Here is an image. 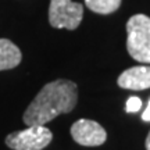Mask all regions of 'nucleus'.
Segmentation results:
<instances>
[{"instance_id":"7ed1b4c3","label":"nucleus","mask_w":150,"mask_h":150,"mask_svg":"<svg viewBox=\"0 0 150 150\" xmlns=\"http://www.w3.org/2000/svg\"><path fill=\"white\" fill-rule=\"evenodd\" d=\"M83 17V6L72 0H50L49 22L53 28L74 31L79 27Z\"/></svg>"},{"instance_id":"1a4fd4ad","label":"nucleus","mask_w":150,"mask_h":150,"mask_svg":"<svg viewBox=\"0 0 150 150\" xmlns=\"http://www.w3.org/2000/svg\"><path fill=\"white\" fill-rule=\"evenodd\" d=\"M140 108H142V100L139 97L132 96L127 100V104H125V111L127 112H136L139 111Z\"/></svg>"},{"instance_id":"423d86ee","label":"nucleus","mask_w":150,"mask_h":150,"mask_svg":"<svg viewBox=\"0 0 150 150\" xmlns=\"http://www.w3.org/2000/svg\"><path fill=\"white\" fill-rule=\"evenodd\" d=\"M118 86L129 91H143L150 88V67L138 65L128 68L118 76Z\"/></svg>"},{"instance_id":"20e7f679","label":"nucleus","mask_w":150,"mask_h":150,"mask_svg":"<svg viewBox=\"0 0 150 150\" xmlns=\"http://www.w3.org/2000/svg\"><path fill=\"white\" fill-rule=\"evenodd\" d=\"M53 134L45 125H32L7 135L6 145L13 150H42L52 142Z\"/></svg>"},{"instance_id":"6e6552de","label":"nucleus","mask_w":150,"mask_h":150,"mask_svg":"<svg viewBox=\"0 0 150 150\" xmlns=\"http://www.w3.org/2000/svg\"><path fill=\"white\" fill-rule=\"evenodd\" d=\"M86 7L97 14H111L121 6V0H85Z\"/></svg>"},{"instance_id":"0eeeda50","label":"nucleus","mask_w":150,"mask_h":150,"mask_svg":"<svg viewBox=\"0 0 150 150\" xmlns=\"http://www.w3.org/2000/svg\"><path fill=\"white\" fill-rule=\"evenodd\" d=\"M22 54L17 45L1 38L0 39V71L16 68L21 63Z\"/></svg>"},{"instance_id":"f257e3e1","label":"nucleus","mask_w":150,"mask_h":150,"mask_svg":"<svg viewBox=\"0 0 150 150\" xmlns=\"http://www.w3.org/2000/svg\"><path fill=\"white\" fill-rule=\"evenodd\" d=\"M78 102V88L72 81L57 79L43 86L25 110L22 120L28 127L45 125L49 121L74 110Z\"/></svg>"},{"instance_id":"9d476101","label":"nucleus","mask_w":150,"mask_h":150,"mask_svg":"<svg viewBox=\"0 0 150 150\" xmlns=\"http://www.w3.org/2000/svg\"><path fill=\"white\" fill-rule=\"evenodd\" d=\"M142 120L150 122V99H149V102H147V107L145 108V111H143V114H142Z\"/></svg>"},{"instance_id":"39448f33","label":"nucleus","mask_w":150,"mask_h":150,"mask_svg":"<svg viewBox=\"0 0 150 150\" xmlns=\"http://www.w3.org/2000/svg\"><path fill=\"white\" fill-rule=\"evenodd\" d=\"M72 139L82 146H100L107 139V134L102 125L92 120H78L71 127Z\"/></svg>"},{"instance_id":"f03ea898","label":"nucleus","mask_w":150,"mask_h":150,"mask_svg":"<svg viewBox=\"0 0 150 150\" xmlns=\"http://www.w3.org/2000/svg\"><path fill=\"white\" fill-rule=\"evenodd\" d=\"M127 49L136 61L150 64V18L145 14H135L127 22Z\"/></svg>"},{"instance_id":"9b49d317","label":"nucleus","mask_w":150,"mask_h":150,"mask_svg":"<svg viewBox=\"0 0 150 150\" xmlns=\"http://www.w3.org/2000/svg\"><path fill=\"white\" fill-rule=\"evenodd\" d=\"M145 146H146V149L147 150H150V132H149V135H147V138H146Z\"/></svg>"}]
</instances>
